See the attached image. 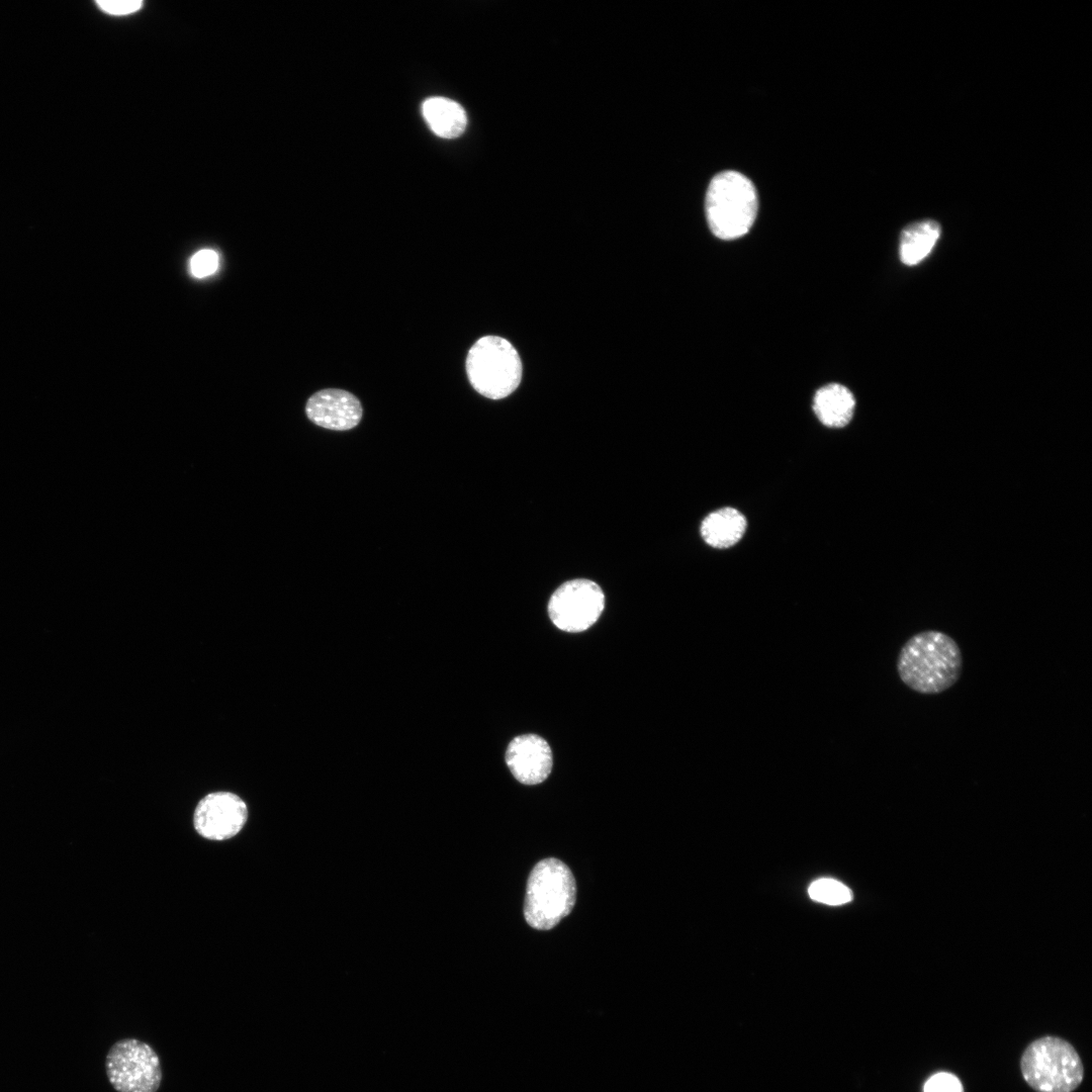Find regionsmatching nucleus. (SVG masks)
I'll use <instances>...</instances> for the list:
<instances>
[{
	"instance_id": "f257e3e1",
	"label": "nucleus",
	"mask_w": 1092,
	"mask_h": 1092,
	"mask_svg": "<svg viewBox=\"0 0 1092 1092\" xmlns=\"http://www.w3.org/2000/svg\"><path fill=\"white\" fill-rule=\"evenodd\" d=\"M963 668L961 649L949 635L926 630L911 636L901 647L897 672L910 690L937 695L951 688Z\"/></svg>"
},
{
	"instance_id": "9d476101",
	"label": "nucleus",
	"mask_w": 1092,
	"mask_h": 1092,
	"mask_svg": "<svg viewBox=\"0 0 1092 1092\" xmlns=\"http://www.w3.org/2000/svg\"><path fill=\"white\" fill-rule=\"evenodd\" d=\"M307 418L325 429L345 431L356 427L362 418L359 399L349 391L326 388L312 394L306 402Z\"/></svg>"
},
{
	"instance_id": "9b49d317",
	"label": "nucleus",
	"mask_w": 1092,
	"mask_h": 1092,
	"mask_svg": "<svg viewBox=\"0 0 1092 1092\" xmlns=\"http://www.w3.org/2000/svg\"><path fill=\"white\" fill-rule=\"evenodd\" d=\"M855 399L851 391L838 383L819 388L813 398V411L829 428L845 427L852 419Z\"/></svg>"
},
{
	"instance_id": "39448f33",
	"label": "nucleus",
	"mask_w": 1092,
	"mask_h": 1092,
	"mask_svg": "<svg viewBox=\"0 0 1092 1092\" xmlns=\"http://www.w3.org/2000/svg\"><path fill=\"white\" fill-rule=\"evenodd\" d=\"M1020 1069L1024 1080L1037 1092H1072L1084 1076L1076 1050L1056 1036L1032 1041L1022 1054Z\"/></svg>"
},
{
	"instance_id": "6e6552de",
	"label": "nucleus",
	"mask_w": 1092,
	"mask_h": 1092,
	"mask_svg": "<svg viewBox=\"0 0 1092 1092\" xmlns=\"http://www.w3.org/2000/svg\"><path fill=\"white\" fill-rule=\"evenodd\" d=\"M248 818L246 803L230 792L206 795L194 812L195 830L204 838L224 840L238 834Z\"/></svg>"
},
{
	"instance_id": "1a4fd4ad",
	"label": "nucleus",
	"mask_w": 1092,
	"mask_h": 1092,
	"mask_svg": "<svg viewBox=\"0 0 1092 1092\" xmlns=\"http://www.w3.org/2000/svg\"><path fill=\"white\" fill-rule=\"evenodd\" d=\"M505 758L513 776L524 785L545 781L553 763L549 744L535 734L515 737L508 745Z\"/></svg>"
},
{
	"instance_id": "f03ea898",
	"label": "nucleus",
	"mask_w": 1092,
	"mask_h": 1092,
	"mask_svg": "<svg viewBox=\"0 0 1092 1092\" xmlns=\"http://www.w3.org/2000/svg\"><path fill=\"white\" fill-rule=\"evenodd\" d=\"M576 885L570 869L561 860L548 857L532 869L524 904L526 922L538 930H549L572 910Z\"/></svg>"
},
{
	"instance_id": "20e7f679",
	"label": "nucleus",
	"mask_w": 1092,
	"mask_h": 1092,
	"mask_svg": "<svg viewBox=\"0 0 1092 1092\" xmlns=\"http://www.w3.org/2000/svg\"><path fill=\"white\" fill-rule=\"evenodd\" d=\"M465 369L471 386L490 399L512 394L522 379V361L515 347L498 336H484L469 349Z\"/></svg>"
},
{
	"instance_id": "a211bd4d",
	"label": "nucleus",
	"mask_w": 1092,
	"mask_h": 1092,
	"mask_svg": "<svg viewBox=\"0 0 1092 1092\" xmlns=\"http://www.w3.org/2000/svg\"><path fill=\"white\" fill-rule=\"evenodd\" d=\"M98 7L111 15H126L141 9L143 2L140 0H99Z\"/></svg>"
},
{
	"instance_id": "dca6fc26",
	"label": "nucleus",
	"mask_w": 1092,
	"mask_h": 1092,
	"mask_svg": "<svg viewBox=\"0 0 1092 1092\" xmlns=\"http://www.w3.org/2000/svg\"><path fill=\"white\" fill-rule=\"evenodd\" d=\"M219 258L215 251L202 249L190 258L189 271L195 278H204L214 274L218 268Z\"/></svg>"
},
{
	"instance_id": "2eb2a0df",
	"label": "nucleus",
	"mask_w": 1092,
	"mask_h": 1092,
	"mask_svg": "<svg viewBox=\"0 0 1092 1092\" xmlns=\"http://www.w3.org/2000/svg\"><path fill=\"white\" fill-rule=\"evenodd\" d=\"M808 893L814 901L832 906L848 903L852 899V893L845 885L827 878L814 881Z\"/></svg>"
},
{
	"instance_id": "7ed1b4c3",
	"label": "nucleus",
	"mask_w": 1092,
	"mask_h": 1092,
	"mask_svg": "<svg viewBox=\"0 0 1092 1092\" xmlns=\"http://www.w3.org/2000/svg\"><path fill=\"white\" fill-rule=\"evenodd\" d=\"M757 193L741 173L724 171L710 182L706 216L711 232L721 240H735L752 226L757 214Z\"/></svg>"
},
{
	"instance_id": "423d86ee",
	"label": "nucleus",
	"mask_w": 1092,
	"mask_h": 1092,
	"mask_svg": "<svg viewBox=\"0 0 1092 1092\" xmlns=\"http://www.w3.org/2000/svg\"><path fill=\"white\" fill-rule=\"evenodd\" d=\"M105 1071L117 1092H157L163 1078L159 1056L136 1038H122L110 1046Z\"/></svg>"
},
{
	"instance_id": "f3484780",
	"label": "nucleus",
	"mask_w": 1092,
	"mask_h": 1092,
	"mask_svg": "<svg viewBox=\"0 0 1092 1092\" xmlns=\"http://www.w3.org/2000/svg\"><path fill=\"white\" fill-rule=\"evenodd\" d=\"M923 1092H963V1086L954 1075L941 1072L926 1081Z\"/></svg>"
},
{
	"instance_id": "4468645a",
	"label": "nucleus",
	"mask_w": 1092,
	"mask_h": 1092,
	"mask_svg": "<svg viewBox=\"0 0 1092 1092\" xmlns=\"http://www.w3.org/2000/svg\"><path fill=\"white\" fill-rule=\"evenodd\" d=\"M422 111L431 129L441 138H457L467 124L463 107L446 97L428 98L423 103Z\"/></svg>"
},
{
	"instance_id": "ddd939ff",
	"label": "nucleus",
	"mask_w": 1092,
	"mask_h": 1092,
	"mask_svg": "<svg viewBox=\"0 0 1092 1092\" xmlns=\"http://www.w3.org/2000/svg\"><path fill=\"white\" fill-rule=\"evenodd\" d=\"M941 234L940 224L923 219L908 224L901 233L899 256L903 264L915 266L932 251Z\"/></svg>"
},
{
	"instance_id": "f8f14e48",
	"label": "nucleus",
	"mask_w": 1092,
	"mask_h": 1092,
	"mask_svg": "<svg viewBox=\"0 0 1092 1092\" xmlns=\"http://www.w3.org/2000/svg\"><path fill=\"white\" fill-rule=\"evenodd\" d=\"M745 517L734 508H722L704 518L700 533L713 548L725 549L735 545L746 530Z\"/></svg>"
},
{
	"instance_id": "0eeeda50",
	"label": "nucleus",
	"mask_w": 1092,
	"mask_h": 1092,
	"mask_svg": "<svg viewBox=\"0 0 1092 1092\" xmlns=\"http://www.w3.org/2000/svg\"><path fill=\"white\" fill-rule=\"evenodd\" d=\"M605 608L601 586L587 578L563 582L550 597L548 615L552 623L566 632H581L600 618Z\"/></svg>"
}]
</instances>
